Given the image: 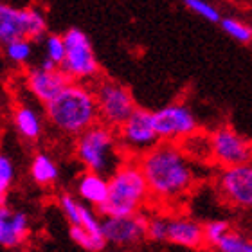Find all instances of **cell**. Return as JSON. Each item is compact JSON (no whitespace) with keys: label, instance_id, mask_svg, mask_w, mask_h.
<instances>
[{"label":"cell","instance_id":"1","mask_svg":"<svg viewBox=\"0 0 252 252\" xmlns=\"http://www.w3.org/2000/svg\"><path fill=\"white\" fill-rule=\"evenodd\" d=\"M137 160L146 177L152 202L162 205L179 204L196 186V162L188 157L179 142H157Z\"/></svg>","mask_w":252,"mask_h":252},{"label":"cell","instance_id":"2","mask_svg":"<svg viewBox=\"0 0 252 252\" xmlns=\"http://www.w3.org/2000/svg\"><path fill=\"white\" fill-rule=\"evenodd\" d=\"M45 119L68 137H78L99 123L94 87L83 81H68L56 97L43 105Z\"/></svg>","mask_w":252,"mask_h":252},{"label":"cell","instance_id":"3","mask_svg":"<svg viewBox=\"0 0 252 252\" xmlns=\"http://www.w3.org/2000/svg\"><path fill=\"white\" fill-rule=\"evenodd\" d=\"M152 202L146 177L137 158L126 157L123 164L108 177V196L101 205V216L139 215Z\"/></svg>","mask_w":252,"mask_h":252},{"label":"cell","instance_id":"4","mask_svg":"<svg viewBox=\"0 0 252 252\" xmlns=\"http://www.w3.org/2000/svg\"><path fill=\"white\" fill-rule=\"evenodd\" d=\"M74 155L87 171L101 173L105 177H110L126 158L117 130L103 123H95L76 137Z\"/></svg>","mask_w":252,"mask_h":252},{"label":"cell","instance_id":"5","mask_svg":"<svg viewBox=\"0 0 252 252\" xmlns=\"http://www.w3.org/2000/svg\"><path fill=\"white\" fill-rule=\"evenodd\" d=\"M63 40H65V60L62 63V70L72 81L94 83L99 78V63L87 32L78 27H70L63 32Z\"/></svg>","mask_w":252,"mask_h":252},{"label":"cell","instance_id":"6","mask_svg":"<svg viewBox=\"0 0 252 252\" xmlns=\"http://www.w3.org/2000/svg\"><path fill=\"white\" fill-rule=\"evenodd\" d=\"M47 34V18L38 7H15L0 2V45L15 38H31L34 42Z\"/></svg>","mask_w":252,"mask_h":252},{"label":"cell","instance_id":"7","mask_svg":"<svg viewBox=\"0 0 252 252\" xmlns=\"http://www.w3.org/2000/svg\"><path fill=\"white\" fill-rule=\"evenodd\" d=\"M92 87H94L95 101H97L99 123L117 130L137 108L131 92L128 90V87L121 85L119 81L106 78H97L92 83Z\"/></svg>","mask_w":252,"mask_h":252},{"label":"cell","instance_id":"8","mask_svg":"<svg viewBox=\"0 0 252 252\" xmlns=\"http://www.w3.org/2000/svg\"><path fill=\"white\" fill-rule=\"evenodd\" d=\"M117 137L126 157L139 158L142 153L160 142V137L155 130L153 112L137 106L130 117L117 128Z\"/></svg>","mask_w":252,"mask_h":252},{"label":"cell","instance_id":"9","mask_svg":"<svg viewBox=\"0 0 252 252\" xmlns=\"http://www.w3.org/2000/svg\"><path fill=\"white\" fill-rule=\"evenodd\" d=\"M216 189L232 207L252 209V160L221 168L216 177Z\"/></svg>","mask_w":252,"mask_h":252},{"label":"cell","instance_id":"10","mask_svg":"<svg viewBox=\"0 0 252 252\" xmlns=\"http://www.w3.org/2000/svg\"><path fill=\"white\" fill-rule=\"evenodd\" d=\"M211 160L220 168L252 160V142L229 126L211 131Z\"/></svg>","mask_w":252,"mask_h":252},{"label":"cell","instance_id":"11","mask_svg":"<svg viewBox=\"0 0 252 252\" xmlns=\"http://www.w3.org/2000/svg\"><path fill=\"white\" fill-rule=\"evenodd\" d=\"M68 81H72V79L63 72L60 65L51 62L49 58H43L38 65L29 68L26 74V87L29 94L42 105L56 97L67 87Z\"/></svg>","mask_w":252,"mask_h":252},{"label":"cell","instance_id":"12","mask_svg":"<svg viewBox=\"0 0 252 252\" xmlns=\"http://www.w3.org/2000/svg\"><path fill=\"white\" fill-rule=\"evenodd\" d=\"M153 121L160 141L180 142L198 130V119L184 103H171L153 112Z\"/></svg>","mask_w":252,"mask_h":252},{"label":"cell","instance_id":"13","mask_svg":"<svg viewBox=\"0 0 252 252\" xmlns=\"http://www.w3.org/2000/svg\"><path fill=\"white\" fill-rule=\"evenodd\" d=\"M103 234L106 243L119 249H130L146 242V215L103 216Z\"/></svg>","mask_w":252,"mask_h":252},{"label":"cell","instance_id":"14","mask_svg":"<svg viewBox=\"0 0 252 252\" xmlns=\"http://www.w3.org/2000/svg\"><path fill=\"white\" fill-rule=\"evenodd\" d=\"M31 236L29 215L9 204L0 202V247L18 249L24 247Z\"/></svg>","mask_w":252,"mask_h":252},{"label":"cell","instance_id":"15","mask_svg":"<svg viewBox=\"0 0 252 252\" xmlns=\"http://www.w3.org/2000/svg\"><path fill=\"white\" fill-rule=\"evenodd\" d=\"M166 243L177 245V247L198 251L205 245L204 225L184 215H168V225H166Z\"/></svg>","mask_w":252,"mask_h":252},{"label":"cell","instance_id":"16","mask_svg":"<svg viewBox=\"0 0 252 252\" xmlns=\"http://www.w3.org/2000/svg\"><path fill=\"white\" fill-rule=\"evenodd\" d=\"M58 205L62 209L65 220L68 221V225H79L87 229V231L94 232L97 236H105L103 234V218L101 213H95L94 207L89 204H85L79 196H74L70 193L60 194Z\"/></svg>","mask_w":252,"mask_h":252},{"label":"cell","instance_id":"17","mask_svg":"<svg viewBox=\"0 0 252 252\" xmlns=\"http://www.w3.org/2000/svg\"><path fill=\"white\" fill-rule=\"evenodd\" d=\"M76 193L85 204L99 209L108 196V177L94 171H87L78 179Z\"/></svg>","mask_w":252,"mask_h":252},{"label":"cell","instance_id":"18","mask_svg":"<svg viewBox=\"0 0 252 252\" xmlns=\"http://www.w3.org/2000/svg\"><path fill=\"white\" fill-rule=\"evenodd\" d=\"M13 121H15L16 131L20 133L22 139H26L29 142L40 141V137L43 135V119L38 114L36 108H32L27 103H22L15 108L13 112Z\"/></svg>","mask_w":252,"mask_h":252},{"label":"cell","instance_id":"19","mask_svg":"<svg viewBox=\"0 0 252 252\" xmlns=\"http://www.w3.org/2000/svg\"><path fill=\"white\" fill-rule=\"evenodd\" d=\"M29 173H31L32 182L36 186H42V188H49V186L56 184L60 179L58 162L51 155H47V153L43 152L36 153L32 157Z\"/></svg>","mask_w":252,"mask_h":252},{"label":"cell","instance_id":"20","mask_svg":"<svg viewBox=\"0 0 252 252\" xmlns=\"http://www.w3.org/2000/svg\"><path fill=\"white\" fill-rule=\"evenodd\" d=\"M5 62L15 67H27L34 54V40L31 38H15L2 45Z\"/></svg>","mask_w":252,"mask_h":252},{"label":"cell","instance_id":"21","mask_svg":"<svg viewBox=\"0 0 252 252\" xmlns=\"http://www.w3.org/2000/svg\"><path fill=\"white\" fill-rule=\"evenodd\" d=\"M179 144L188 153V157L193 158L194 162L204 164L205 160H211V133L196 130L194 133L182 139Z\"/></svg>","mask_w":252,"mask_h":252},{"label":"cell","instance_id":"22","mask_svg":"<svg viewBox=\"0 0 252 252\" xmlns=\"http://www.w3.org/2000/svg\"><path fill=\"white\" fill-rule=\"evenodd\" d=\"M68 234H70L72 242L76 243L79 249L89 251V252L103 251V249L108 245L105 236H97V234L87 231V229H83V227H79V225H68Z\"/></svg>","mask_w":252,"mask_h":252},{"label":"cell","instance_id":"23","mask_svg":"<svg viewBox=\"0 0 252 252\" xmlns=\"http://www.w3.org/2000/svg\"><path fill=\"white\" fill-rule=\"evenodd\" d=\"M221 31L225 32L227 36H231L232 40H236L240 43H251L252 42V27L245 22L238 20L234 16H221L220 20Z\"/></svg>","mask_w":252,"mask_h":252},{"label":"cell","instance_id":"24","mask_svg":"<svg viewBox=\"0 0 252 252\" xmlns=\"http://www.w3.org/2000/svg\"><path fill=\"white\" fill-rule=\"evenodd\" d=\"M42 42H43L45 58H49L51 62H54L56 65L62 67L63 60H65V40H63V34L47 32V34L42 38Z\"/></svg>","mask_w":252,"mask_h":252},{"label":"cell","instance_id":"25","mask_svg":"<svg viewBox=\"0 0 252 252\" xmlns=\"http://www.w3.org/2000/svg\"><path fill=\"white\" fill-rule=\"evenodd\" d=\"M16 169L15 162L7 155L0 153V202H4L9 194L11 188L15 184Z\"/></svg>","mask_w":252,"mask_h":252},{"label":"cell","instance_id":"26","mask_svg":"<svg viewBox=\"0 0 252 252\" xmlns=\"http://www.w3.org/2000/svg\"><path fill=\"white\" fill-rule=\"evenodd\" d=\"M231 225L225 220H211L204 225V238L207 247H218V243L231 232Z\"/></svg>","mask_w":252,"mask_h":252},{"label":"cell","instance_id":"27","mask_svg":"<svg viewBox=\"0 0 252 252\" xmlns=\"http://www.w3.org/2000/svg\"><path fill=\"white\" fill-rule=\"evenodd\" d=\"M166 225L168 215H146V236L150 242L166 243Z\"/></svg>","mask_w":252,"mask_h":252},{"label":"cell","instance_id":"28","mask_svg":"<svg viewBox=\"0 0 252 252\" xmlns=\"http://www.w3.org/2000/svg\"><path fill=\"white\" fill-rule=\"evenodd\" d=\"M184 4L189 11H193L194 15H198L200 18L213 22V24H220V9L215 4H211L209 0H184Z\"/></svg>","mask_w":252,"mask_h":252},{"label":"cell","instance_id":"29","mask_svg":"<svg viewBox=\"0 0 252 252\" xmlns=\"http://www.w3.org/2000/svg\"><path fill=\"white\" fill-rule=\"evenodd\" d=\"M220 252H252V240L243 238L238 232H229L220 243H218Z\"/></svg>","mask_w":252,"mask_h":252},{"label":"cell","instance_id":"30","mask_svg":"<svg viewBox=\"0 0 252 252\" xmlns=\"http://www.w3.org/2000/svg\"><path fill=\"white\" fill-rule=\"evenodd\" d=\"M5 56H4V49H2V45H0V70L4 68V65H5Z\"/></svg>","mask_w":252,"mask_h":252}]
</instances>
